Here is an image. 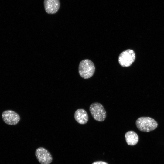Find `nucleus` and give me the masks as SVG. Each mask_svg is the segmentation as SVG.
I'll use <instances>...</instances> for the list:
<instances>
[{
  "mask_svg": "<svg viewBox=\"0 0 164 164\" xmlns=\"http://www.w3.org/2000/svg\"><path fill=\"white\" fill-rule=\"evenodd\" d=\"M135 124L140 131L148 132L155 129L157 126V122L153 118L148 117H142L138 118Z\"/></svg>",
  "mask_w": 164,
  "mask_h": 164,
  "instance_id": "1",
  "label": "nucleus"
},
{
  "mask_svg": "<svg viewBox=\"0 0 164 164\" xmlns=\"http://www.w3.org/2000/svg\"><path fill=\"white\" fill-rule=\"evenodd\" d=\"M95 67L93 63L89 59L82 60L80 62L78 67L79 73L83 78L87 79L94 75Z\"/></svg>",
  "mask_w": 164,
  "mask_h": 164,
  "instance_id": "2",
  "label": "nucleus"
},
{
  "mask_svg": "<svg viewBox=\"0 0 164 164\" xmlns=\"http://www.w3.org/2000/svg\"><path fill=\"white\" fill-rule=\"evenodd\" d=\"M90 113L93 118L100 122L104 121L106 117V112L103 106L100 103L94 102L89 107Z\"/></svg>",
  "mask_w": 164,
  "mask_h": 164,
  "instance_id": "3",
  "label": "nucleus"
},
{
  "mask_svg": "<svg viewBox=\"0 0 164 164\" xmlns=\"http://www.w3.org/2000/svg\"><path fill=\"white\" fill-rule=\"evenodd\" d=\"M135 58L134 51L131 49H127L122 52L118 57V62L123 67L130 66L135 61Z\"/></svg>",
  "mask_w": 164,
  "mask_h": 164,
  "instance_id": "4",
  "label": "nucleus"
},
{
  "mask_svg": "<svg viewBox=\"0 0 164 164\" xmlns=\"http://www.w3.org/2000/svg\"><path fill=\"white\" fill-rule=\"evenodd\" d=\"M35 154L37 160L41 164H50L53 160L51 153L44 147L37 148L35 151Z\"/></svg>",
  "mask_w": 164,
  "mask_h": 164,
  "instance_id": "5",
  "label": "nucleus"
},
{
  "mask_svg": "<svg viewBox=\"0 0 164 164\" xmlns=\"http://www.w3.org/2000/svg\"><path fill=\"white\" fill-rule=\"evenodd\" d=\"M2 116L4 121L6 124L11 125L17 124L20 119V116L17 113L11 110L3 111Z\"/></svg>",
  "mask_w": 164,
  "mask_h": 164,
  "instance_id": "6",
  "label": "nucleus"
},
{
  "mask_svg": "<svg viewBox=\"0 0 164 164\" xmlns=\"http://www.w3.org/2000/svg\"><path fill=\"white\" fill-rule=\"evenodd\" d=\"M45 11L49 14H54L58 11L60 6L59 0H44Z\"/></svg>",
  "mask_w": 164,
  "mask_h": 164,
  "instance_id": "7",
  "label": "nucleus"
},
{
  "mask_svg": "<svg viewBox=\"0 0 164 164\" xmlns=\"http://www.w3.org/2000/svg\"><path fill=\"white\" fill-rule=\"evenodd\" d=\"M74 117L75 120L81 124L86 123L88 120L87 113L85 110L81 108L78 109L75 111Z\"/></svg>",
  "mask_w": 164,
  "mask_h": 164,
  "instance_id": "8",
  "label": "nucleus"
},
{
  "mask_svg": "<svg viewBox=\"0 0 164 164\" xmlns=\"http://www.w3.org/2000/svg\"><path fill=\"white\" fill-rule=\"evenodd\" d=\"M125 138L127 144L130 145L137 144L139 139L137 134L133 131L127 132L125 135Z\"/></svg>",
  "mask_w": 164,
  "mask_h": 164,
  "instance_id": "9",
  "label": "nucleus"
},
{
  "mask_svg": "<svg viewBox=\"0 0 164 164\" xmlns=\"http://www.w3.org/2000/svg\"><path fill=\"white\" fill-rule=\"evenodd\" d=\"M92 164H108L107 163L102 161H97L94 162Z\"/></svg>",
  "mask_w": 164,
  "mask_h": 164,
  "instance_id": "10",
  "label": "nucleus"
}]
</instances>
